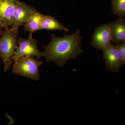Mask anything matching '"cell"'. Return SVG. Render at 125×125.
Segmentation results:
<instances>
[{"mask_svg":"<svg viewBox=\"0 0 125 125\" xmlns=\"http://www.w3.org/2000/svg\"><path fill=\"white\" fill-rule=\"evenodd\" d=\"M42 56L47 62H53L59 67H62L70 59L76 60L78 56L83 53L82 37L77 30L70 35L64 34L62 37L51 34V41L43 46Z\"/></svg>","mask_w":125,"mask_h":125,"instance_id":"obj_1","label":"cell"},{"mask_svg":"<svg viewBox=\"0 0 125 125\" xmlns=\"http://www.w3.org/2000/svg\"><path fill=\"white\" fill-rule=\"evenodd\" d=\"M19 28L4 29L0 38V57L4 64V71L10 69L14 62L16 51L18 47Z\"/></svg>","mask_w":125,"mask_h":125,"instance_id":"obj_2","label":"cell"},{"mask_svg":"<svg viewBox=\"0 0 125 125\" xmlns=\"http://www.w3.org/2000/svg\"><path fill=\"white\" fill-rule=\"evenodd\" d=\"M12 66L13 73L37 81L40 78L39 67L43 62L34 57L22 56L14 62Z\"/></svg>","mask_w":125,"mask_h":125,"instance_id":"obj_3","label":"cell"},{"mask_svg":"<svg viewBox=\"0 0 125 125\" xmlns=\"http://www.w3.org/2000/svg\"><path fill=\"white\" fill-rule=\"evenodd\" d=\"M30 56L36 57L39 60L42 56V53L39 51L38 41L32 37L28 39L19 37L18 39V47L16 51L14 62L22 56Z\"/></svg>","mask_w":125,"mask_h":125,"instance_id":"obj_4","label":"cell"},{"mask_svg":"<svg viewBox=\"0 0 125 125\" xmlns=\"http://www.w3.org/2000/svg\"><path fill=\"white\" fill-rule=\"evenodd\" d=\"M102 51L107 70L113 73L119 72L125 62L122 59L115 45L110 43Z\"/></svg>","mask_w":125,"mask_h":125,"instance_id":"obj_5","label":"cell"},{"mask_svg":"<svg viewBox=\"0 0 125 125\" xmlns=\"http://www.w3.org/2000/svg\"><path fill=\"white\" fill-rule=\"evenodd\" d=\"M110 23L101 25L94 30L90 41L93 47L102 50L111 42Z\"/></svg>","mask_w":125,"mask_h":125,"instance_id":"obj_6","label":"cell"},{"mask_svg":"<svg viewBox=\"0 0 125 125\" xmlns=\"http://www.w3.org/2000/svg\"><path fill=\"white\" fill-rule=\"evenodd\" d=\"M20 2L19 0H0V27L3 29H8L12 25L14 13Z\"/></svg>","mask_w":125,"mask_h":125,"instance_id":"obj_7","label":"cell"},{"mask_svg":"<svg viewBox=\"0 0 125 125\" xmlns=\"http://www.w3.org/2000/svg\"><path fill=\"white\" fill-rule=\"evenodd\" d=\"M34 9L25 2L20 1L14 13L13 23L10 28H19L21 25L26 23L31 18Z\"/></svg>","mask_w":125,"mask_h":125,"instance_id":"obj_8","label":"cell"},{"mask_svg":"<svg viewBox=\"0 0 125 125\" xmlns=\"http://www.w3.org/2000/svg\"><path fill=\"white\" fill-rule=\"evenodd\" d=\"M111 24V42L116 45L125 41V19L124 18L115 21Z\"/></svg>","mask_w":125,"mask_h":125,"instance_id":"obj_9","label":"cell"},{"mask_svg":"<svg viewBox=\"0 0 125 125\" xmlns=\"http://www.w3.org/2000/svg\"><path fill=\"white\" fill-rule=\"evenodd\" d=\"M40 23L43 29L63 30L66 32L70 31L69 28H65L63 24L52 16L42 14Z\"/></svg>","mask_w":125,"mask_h":125,"instance_id":"obj_10","label":"cell"},{"mask_svg":"<svg viewBox=\"0 0 125 125\" xmlns=\"http://www.w3.org/2000/svg\"><path fill=\"white\" fill-rule=\"evenodd\" d=\"M42 14L36 9H34L31 18L23 25L24 32H29V37H32L35 31L43 30L40 23Z\"/></svg>","mask_w":125,"mask_h":125,"instance_id":"obj_11","label":"cell"},{"mask_svg":"<svg viewBox=\"0 0 125 125\" xmlns=\"http://www.w3.org/2000/svg\"><path fill=\"white\" fill-rule=\"evenodd\" d=\"M112 13L119 18H124L125 16V0H112Z\"/></svg>","mask_w":125,"mask_h":125,"instance_id":"obj_12","label":"cell"},{"mask_svg":"<svg viewBox=\"0 0 125 125\" xmlns=\"http://www.w3.org/2000/svg\"><path fill=\"white\" fill-rule=\"evenodd\" d=\"M115 45L123 62H125V41L120 44Z\"/></svg>","mask_w":125,"mask_h":125,"instance_id":"obj_13","label":"cell"},{"mask_svg":"<svg viewBox=\"0 0 125 125\" xmlns=\"http://www.w3.org/2000/svg\"><path fill=\"white\" fill-rule=\"evenodd\" d=\"M3 29L1 28V27H0V38L1 36L2 35V32H3Z\"/></svg>","mask_w":125,"mask_h":125,"instance_id":"obj_14","label":"cell"},{"mask_svg":"<svg viewBox=\"0 0 125 125\" xmlns=\"http://www.w3.org/2000/svg\"><path fill=\"white\" fill-rule=\"evenodd\" d=\"M1 59L0 57V62H1Z\"/></svg>","mask_w":125,"mask_h":125,"instance_id":"obj_15","label":"cell"}]
</instances>
